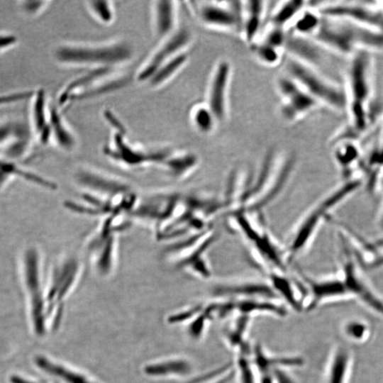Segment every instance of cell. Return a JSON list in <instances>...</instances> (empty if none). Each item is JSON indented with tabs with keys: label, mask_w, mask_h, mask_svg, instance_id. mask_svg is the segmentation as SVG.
<instances>
[{
	"label": "cell",
	"mask_w": 383,
	"mask_h": 383,
	"mask_svg": "<svg viewBox=\"0 0 383 383\" xmlns=\"http://www.w3.org/2000/svg\"><path fill=\"white\" fill-rule=\"evenodd\" d=\"M285 71L321 106L338 112L345 111L343 85L321 73L318 68L289 57Z\"/></svg>",
	"instance_id": "11"
},
{
	"label": "cell",
	"mask_w": 383,
	"mask_h": 383,
	"mask_svg": "<svg viewBox=\"0 0 383 383\" xmlns=\"http://www.w3.org/2000/svg\"><path fill=\"white\" fill-rule=\"evenodd\" d=\"M252 174L253 172L247 167L236 166L231 170L224 192L221 195L224 208L223 217L243 211Z\"/></svg>",
	"instance_id": "25"
},
{
	"label": "cell",
	"mask_w": 383,
	"mask_h": 383,
	"mask_svg": "<svg viewBox=\"0 0 383 383\" xmlns=\"http://www.w3.org/2000/svg\"><path fill=\"white\" fill-rule=\"evenodd\" d=\"M250 47L255 58L264 65L272 67L281 61L283 51L261 40H256L250 45Z\"/></svg>",
	"instance_id": "41"
},
{
	"label": "cell",
	"mask_w": 383,
	"mask_h": 383,
	"mask_svg": "<svg viewBox=\"0 0 383 383\" xmlns=\"http://www.w3.org/2000/svg\"><path fill=\"white\" fill-rule=\"evenodd\" d=\"M193 34L187 26H179L170 36L160 41V44L150 54L133 74L137 82L147 83L156 70L165 62L177 55L189 50Z\"/></svg>",
	"instance_id": "18"
},
{
	"label": "cell",
	"mask_w": 383,
	"mask_h": 383,
	"mask_svg": "<svg viewBox=\"0 0 383 383\" xmlns=\"http://www.w3.org/2000/svg\"><path fill=\"white\" fill-rule=\"evenodd\" d=\"M22 124L11 120L0 121V148L4 149L18 137L30 133Z\"/></svg>",
	"instance_id": "42"
},
{
	"label": "cell",
	"mask_w": 383,
	"mask_h": 383,
	"mask_svg": "<svg viewBox=\"0 0 383 383\" xmlns=\"http://www.w3.org/2000/svg\"><path fill=\"white\" fill-rule=\"evenodd\" d=\"M321 19L319 12L308 2L307 7L291 24L290 33L311 38L318 28Z\"/></svg>",
	"instance_id": "37"
},
{
	"label": "cell",
	"mask_w": 383,
	"mask_h": 383,
	"mask_svg": "<svg viewBox=\"0 0 383 383\" xmlns=\"http://www.w3.org/2000/svg\"><path fill=\"white\" fill-rule=\"evenodd\" d=\"M276 88L282 99L280 114L287 122H294L321 106L296 80L287 74L277 78Z\"/></svg>",
	"instance_id": "19"
},
{
	"label": "cell",
	"mask_w": 383,
	"mask_h": 383,
	"mask_svg": "<svg viewBox=\"0 0 383 383\" xmlns=\"http://www.w3.org/2000/svg\"><path fill=\"white\" fill-rule=\"evenodd\" d=\"M308 1L289 0L282 1L272 12L270 25L286 28L307 7Z\"/></svg>",
	"instance_id": "36"
},
{
	"label": "cell",
	"mask_w": 383,
	"mask_h": 383,
	"mask_svg": "<svg viewBox=\"0 0 383 383\" xmlns=\"http://www.w3.org/2000/svg\"><path fill=\"white\" fill-rule=\"evenodd\" d=\"M362 187L363 182L360 179L341 181L299 216L283 241L292 262L309 252L333 211Z\"/></svg>",
	"instance_id": "4"
},
{
	"label": "cell",
	"mask_w": 383,
	"mask_h": 383,
	"mask_svg": "<svg viewBox=\"0 0 383 383\" xmlns=\"http://www.w3.org/2000/svg\"><path fill=\"white\" fill-rule=\"evenodd\" d=\"M191 371V365L182 357H167L148 364L144 367L147 375L155 377H183Z\"/></svg>",
	"instance_id": "33"
},
{
	"label": "cell",
	"mask_w": 383,
	"mask_h": 383,
	"mask_svg": "<svg viewBox=\"0 0 383 383\" xmlns=\"http://www.w3.org/2000/svg\"><path fill=\"white\" fill-rule=\"evenodd\" d=\"M200 163V157L195 152L172 148L157 169L174 180L184 181L196 173Z\"/></svg>",
	"instance_id": "27"
},
{
	"label": "cell",
	"mask_w": 383,
	"mask_h": 383,
	"mask_svg": "<svg viewBox=\"0 0 383 383\" xmlns=\"http://www.w3.org/2000/svg\"><path fill=\"white\" fill-rule=\"evenodd\" d=\"M328 223L335 228L339 243L365 272L383 268V235L367 236L334 215Z\"/></svg>",
	"instance_id": "13"
},
{
	"label": "cell",
	"mask_w": 383,
	"mask_h": 383,
	"mask_svg": "<svg viewBox=\"0 0 383 383\" xmlns=\"http://www.w3.org/2000/svg\"><path fill=\"white\" fill-rule=\"evenodd\" d=\"M304 284L306 297L304 309L313 310L328 301L353 299L343 280L335 272L323 277H312L301 270H296Z\"/></svg>",
	"instance_id": "20"
},
{
	"label": "cell",
	"mask_w": 383,
	"mask_h": 383,
	"mask_svg": "<svg viewBox=\"0 0 383 383\" xmlns=\"http://www.w3.org/2000/svg\"><path fill=\"white\" fill-rule=\"evenodd\" d=\"M232 74L231 62L220 59L214 65L208 86L206 104L211 110L218 123L228 116V95Z\"/></svg>",
	"instance_id": "24"
},
{
	"label": "cell",
	"mask_w": 383,
	"mask_h": 383,
	"mask_svg": "<svg viewBox=\"0 0 383 383\" xmlns=\"http://www.w3.org/2000/svg\"><path fill=\"white\" fill-rule=\"evenodd\" d=\"M18 36L10 32L0 31V54L11 50L18 43Z\"/></svg>",
	"instance_id": "48"
},
{
	"label": "cell",
	"mask_w": 383,
	"mask_h": 383,
	"mask_svg": "<svg viewBox=\"0 0 383 383\" xmlns=\"http://www.w3.org/2000/svg\"><path fill=\"white\" fill-rule=\"evenodd\" d=\"M264 1H243V20L240 34L250 45L258 40L267 11Z\"/></svg>",
	"instance_id": "32"
},
{
	"label": "cell",
	"mask_w": 383,
	"mask_h": 383,
	"mask_svg": "<svg viewBox=\"0 0 383 383\" xmlns=\"http://www.w3.org/2000/svg\"><path fill=\"white\" fill-rule=\"evenodd\" d=\"M86 6L91 16L99 23L107 26L116 18L113 2L108 0H89Z\"/></svg>",
	"instance_id": "40"
},
{
	"label": "cell",
	"mask_w": 383,
	"mask_h": 383,
	"mask_svg": "<svg viewBox=\"0 0 383 383\" xmlns=\"http://www.w3.org/2000/svg\"><path fill=\"white\" fill-rule=\"evenodd\" d=\"M11 383H38L36 382H34L33 380L23 378L22 377H19L17 375L13 376L10 379Z\"/></svg>",
	"instance_id": "50"
},
{
	"label": "cell",
	"mask_w": 383,
	"mask_h": 383,
	"mask_svg": "<svg viewBox=\"0 0 383 383\" xmlns=\"http://www.w3.org/2000/svg\"><path fill=\"white\" fill-rule=\"evenodd\" d=\"M34 363L41 371L62 383H102L74 366L45 355H37Z\"/></svg>",
	"instance_id": "29"
},
{
	"label": "cell",
	"mask_w": 383,
	"mask_h": 383,
	"mask_svg": "<svg viewBox=\"0 0 383 383\" xmlns=\"http://www.w3.org/2000/svg\"><path fill=\"white\" fill-rule=\"evenodd\" d=\"M83 263L74 255L65 254L52 265L45 283L48 318L60 313L65 301L77 286L83 273Z\"/></svg>",
	"instance_id": "14"
},
{
	"label": "cell",
	"mask_w": 383,
	"mask_h": 383,
	"mask_svg": "<svg viewBox=\"0 0 383 383\" xmlns=\"http://www.w3.org/2000/svg\"><path fill=\"white\" fill-rule=\"evenodd\" d=\"M296 155L270 148L257 171L253 172L244 211H263L272 204L287 186L295 169Z\"/></svg>",
	"instance_id": "7"
},
{
	"label": "cell",
	"mask_w": 383,
	"mask_h": 383,
	"mask_svg": "<svg viewBox=\"0 0 383 383\" xmlns=\"http://www.w3.org/2000/svg\"><path fill=\"white\" fill-rule=\"evenodd\" d=\"M74 182L79 201L103 218L129 216L139 198L127 182L93 167L79 169Z\"/></svg>",
	"instance_id": "3"
},
{
	"label": "cell",
	"mask_w": 383,
	"mask_h": 383,
	"mask_svg": "<svg viewBox=\"0 0 383 383\" xmlns=\"http://www.w3.org/2000/svg\"><path fill=\"white\" fill-rule=\"evenodd\" d=\"M321 15L344 18L383 33V1L309 2Z\"/></svg>",
	"instance_id": "15"
},
{
	"label": "cell",
	"mask_w": 383,
	"mask_h": 383,
	"mask_svg": "<svg viewBox=\"0 0 383 383\" xmlns=\"http://www.w3.org/2000/svg\"><path fill=\"white\" fill-rule=\"evenodd\" d=\"M135 49L127 40L116 39L100 43H63L52 51L55 62L67 67L120 70L131 62Z\"/></svg>",
	"instance_id": "6"
},
{
	"label": "cell",
	"mask_w": 383,
	"mask_h": 383,
	"mask_svg": "<svg viewBox=\"0 0 383 383\" xmlns=\"http://www.w3.org/2000/svg\"><path fill=\"white\" fill-rule=\"evenodd\" d=\"M243 1L203 2L196 9L199 21L209 28L241 32Z\"/></svg>",
	"instance_id": "22"
},
{
	"label": "cell",
	"mask_w": 383,
	"mask_h": 383,
	"mask_svg": "<svg viewBox=\"0 0 383 383\" xmlns=\"http://www.w3.org/2000/svg\"><path fill=\"white\" fill-rule=\"evenodd\" d=\"M270 374L274 383H295L293 379L282 368L275 369Z\"/></svg>",
	"instance_id": "49"
},
{
	"label": "cell",
	"mask_w": 383,
	"mask_h": 383,
	"mask_svg": "<svg viewBox=\"0 0 383 383\" xmlns=\"http://www.w3.org/2000/svg\"><path fill=\"white\" fill-rule=\"evenodd\" d=\"M20 267L31 328L36 335L41 337L48 330V318L43 255L39 248L34 245L25 248Z\"/></svg>",
	"instance_id": "8"
},
{
	"label": "cell",
	"mask_w": 383,
	"mask_h": 383,
	"mask_svg": "<svg viewBox=\"0 0 383 383\" xmlns=\"http://www.w3.org/2000/svg\"><path fill=\"white\" fill-rule=\"evenodd\" d=\"M345 336L355 343L365 341L370 335V327L367 323L361 320L353 319L346 321L343 326Z\"/></svg>",
	"instance_id": "44"
},
{
	"label": "cell",
	"mask_w": 383,
	"mask_h": 383,
	"mask_svg": "<svg viewBox=\"0 0 383 383\" xmlns=\"http://www.w3.org/2000/svg\"><path fill=\"white\" fill-rule=\"evenodd\" d=\"M213 297L282 301L269 282L257 277H231L218 281L212 288Z\"/></svg>",
	"instance_id": "21"
},
{
	"label": "cell",
	"mask_w": 383,
	"mask_h": 383,
	"mask_svg": "<svg viewBox=\"0 0 383 383\" xmlns=\"http://www.w3.org/2000/svg\"><path fill=\"white\" fill-rule=\"evenodd\" d=\"M124 218L100 220L85 241V251L94 272L108 278L116 272L118 261V233L125 228Z\"/></svg>",
	"instance_id": "10"
},
{
	"label": "cell",
	"mask_w": 383,
	"mask_h": 383,
	"mask_svg": "<svg viewBox=\"0 0 383 383\" xmlns=\"http://www.w3.org/2000/svg\"><path fill=\"white\" fill-rule=\"evenodd\" d=\"M329 144L341 181L360 179L363 182L366 164L362 143L343 140Z\"/></svg>",
	"instance_id": "23"
},
{
	"label": "cell",
	"mask_w": 383,
	"mask_h": 383,
	"mask_svg": "<svg viewBox=\"0 0 383 383\" xmlns=\"http://www.w3.org/2000/svg\"><path fill=\"white\" fill-rule=\"evenodd\" d=\"M35 89H21L0 94V108L29 101Z\"/></svg>",
	"instance_id": "46"
},
{
	"label": "cell",
	"mask_w": 383,
	"mask_h": 383,
	"mask_svg": "<svg viewBox=\"0 0 383 383\" xmlns=\"http://www.w3.org/2000/svg\"><path fill=\"white\" fill-rule=\"evenodd\" d=\"M29 176V170L20 162L0 157V190L6 187L13 179H20L26 182Z\"/></svg>",
	"instance_id": "39"
},
{
	"label": "cell",
	"mask_w": 383,
	"mask_h": 383,
	"mask_svg": "<svg viewBox=\"0 0 383 383\" xmlns=\"http://www.w3.org/2000/svg\"><path fill=\"white\" fill-rule=\"evenodd\" d=\"M321 16L311 39L323 50L348 58L360 52H383L382 33L344 18Z\"/></svg>",
	"instance_id": "5"
},
{
	"label": "cell",
	"mask_w": 383,
	"mask_h": 383,
	"mask_svg": "<svg viewBox=\"0 0 383 383\" xmlns=\"http://www.w3.org/2000/svg\"><path fill=\"white\" fill-rule=\"evenodd\" d=\"M29 128L34 140L41 145L51 143L50 126V105L46 91L43 88L35 89L29 99Z\"/></svg>",
	"instance_id": "26"
},
{
	"label": "cell",
	"mask_w": 383,
	"mask_h": 383,
	"mask_svg": "<svg viewBox=\"0 0 383 383\" xmlns=\"http://www.w3.org/2000/svg\"><path fill=\"white\" fill-rule=\"evenodd\" d=\"M259 383H274L271 374H262Z\"/></svg>",
	"instance_id": "51"
},
{
	"label": "cell",
	"mask_w": 383,
	"mask_h": 383,
	"mask_svg": "<svg viewBox=\"0 0 383 383\" xmlns=\"http://www.w3.org/2000/svg\"><path fill=\"white\" fill-rule=\"evenodd\" d=\"M189 118L195 130L203 135L213 133L218 123L206 103L195 104L190 110Z\"/></svg>",
	"instance_id": "38"
},
{
	"label": "cell",
	"mask_w": 383,
	"mask_h": 383,
	"mask_svg": "<svg viewBox=\"0 0 383 383\" xmlns=\"http://www.w3.org/2000/svg\"><path fill=\"white\" fill-rule=\"evenodd\" d=\"M178 5L172 0H155L151 4V23L157 39L162 40L177 28Z\"/></svg>",
	"instance_id": "28"
},
{
	"label": "cell",
	"mask_w": 383,
	"mask_h": 383,
	"mask_svg": "<svg viewBox=\"0 0 383 383\" xmlns=\"http://www.w3.org/2000/svg\"><path fill=\"white\" fill-rule=\"evenodd\" d=\"M379 196V204L376 216L378 228L383 231V172L380 174L375 186L374 194Z\"/></svg>",
	"instance_id": "47"
},
{
	"label": "cell",
	"mask_w": 383,
	"mask_h": 383,
	"mask_svg": "<svg viewBox=\"0 0 383 383\" xmlns=\"http://www.w3.org/2000/svg\"><path fill=\"white\" fill-rule=\"evenodd\" d=\"M215 225L206 230L170 244L167 250L170 260L192 277L208 280L213 270L208 252L218 238Z\"/></svg>",
	"instance_id": "9"
},
{
	"label": "cell",
	"mask_w": 383,
	"mask_h": 383,
	"mask_svg": "<svg viewBox=\"0 0 383 383\" xmlns=\"http://www.w3.org/2000/svg\"><path fill=\"white\" fill-rule=\"evenodd\" d=\"M109 143L104 147V154L118 166L127 170H140L157 167L162 154V148H144L131 143L126 131H113Z\"/></svg>",
	"instance_id": "16"
},
{
	"label": "cell",
	"mask_w": 383,
	"mask_h": 383,
	"mask_svg": "<svg viewBox=\"0 0 383 383\" xmlns=\"http://www.w3.org/2000/svg\"><path fill=\"white\" fill-rule=\"evenodd\" d=\"M190 58L189 50L184 51L162 65L146 83L157 89L171 81L187 65Z\"/></svg>",
	"instance_id": "34"
},
{
	"label": "cell",
	"mask_w": 383,
	"mask_h": 383,
	"mask_svg": "<svg viewBox=\"0 0 383 383\" xmlns=\"http://www.w3.org/2000/svg\"><path fill=\"white\" fill-rule=\"evenodd\" d=\"M224 221L226 230L240 240L247 260L261 276L292 270L285 245L272 231L263 211L228 214Z\"/></svg>",
	"instance_id": "2"
},
{
	"label": "cell",
	"mask_w": 383,
	"mask_h": 383,
	"mask_svg": "<svg viewBox=\"0 0 383 383\" xmlns=\"http://www.w3.org/2000/svg\"><path fill=\"white\" fill-rule=\"evenodd\" d=\"M248 344L240 348L238 360L236 362L237 372L239 377L240 383H255L253 364L250 360L249 348Z\"/></svg>",
	"instance_id": "43"
},
{
	"label": "cell",
	"mask_w": 383,
	"mask_h": 383,
	"mask_svg": "<svg viewBox=\"0 0 383 383\" xmlns=\"http://www.w3.org/2000/svg\"><path fill=\"white\" fill-rule=\"evenodd\" d=\"M50 126L51 141L60 150L66 152L74 151L77 147V138L63 117V112L56 104L50 105Z\"/></svg>",
	"instance_id": "31"
},
{
	"label": "cell",
	"mask_w": 383,
	"mask_h": 383,
	"mask_svg": "<svg viewBox=\"0 0 383 383\" xmlns=\"http://www.w3.org/2000/svg\"><path fill=\"white\" fill-rule=\"evenodd\" d=\"M321 50L312 39L288 33L284 50L289 57L318 68L324 59Z\"/></svg>",
	"instance_id": "30"
},
{
	"label": "cell",
	"mask_w": 383,
	"mask_h": 383,
	"mask_svg": "<svg viewBox=\"0 0 383 383\" xmlns=\"http://www.w3.org/2000/svg\"><path fill=\"white\" fill-rule=\"evenodd\" d=\"M372 55L360 52L349 57L343 84L348 118L329 143L343 140L362 143L383 117V107L376 94Z\"/></svg>",
	"instance_id": "1"
},
{
	"label": "cell",
	"mask_w": 383,
	"mask_h": 383,
	"mask_svg": "<svg viewBox=\"0 0 383 383\" xmlns=\"http://www.w3.org/2000/svg\"><path fill=\"white\" fill-rule=\"evenodd\" d=\"M183 204L182 192L169 190L152 192L139 196L129 217L151 228L157 237L178 216Z\"/></svg>",
	"instance_id": "12"
},
{
	"label": "cell",
	"mask_w": 383,
	"mask_h": 383,
	"mask_svg": "<svg viewBox=\"0 0 383 383\" xmlns=\"http://www.w3.org/2000/svg\"><path fill=\"white\" fill-rule=\"evenodd\" d=\"M340 256L338 274L343 280L353 299L383 316V299L366 278L365 272L357 264L345 248L340 243Z\"/></svg>",
	"instance_id": "17"
},
{
	"label": "cell",
	"mask_w": 383,
	"mask_h": 383,
	"mask_svg": "<svg viewBox=\"0 0 383 383\" xmlns=\"http://www.w3.org/2000/svg\"><path fill=\"white\" fill-rule=\"evenodd\" d=\"M50 3V1L21 0L16 1V9L22 16L33 18L42 14Z\"/></svg>",
	"instance_id": "45"
},
{
	"label": "cell",
	"mask_w": 383,
	"mask_h": 383,
	"mask_svg": "<svg viewBox=\"0 0 383 383\" xmlns=\"http://www.w3.org/2000/svg\"><path fill=\"white\" fill-rule=\"evenodd\" d=\"M351 365L349 351L339 346L333 351L327 371L326 383H347Z\"/></svg>",
	"instance_id": "35"
}]
</instances>
